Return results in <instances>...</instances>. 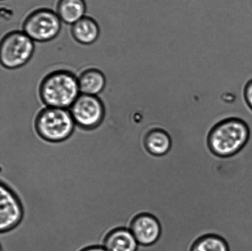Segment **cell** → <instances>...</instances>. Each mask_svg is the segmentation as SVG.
<instances>
[{
    "label": "cell",
    "instance_id": "9c48e42d",
    "mask_svg": "<svg viewBox=\"0 0 252 251\" xmlns=\"http://www.w3.org/2000/svg\"><path fill=\"white\" fill-rule=\"evenodd\" d=\"M103 246L107 251H137L139 244L129 228L120 227L106 235Z\"/></svg>",
    "mask_w": 252,
    "mask_h": 251
},
{
    "label": "cell",
    "instance_id": "ba28073f",
    "mask_svg": "<svg viewBox=\"0 0 252 251\" xmlns=\"http://www.w3.org/2000/svg\"><path fill=\"white\" fill-rule=\"evenodd\" d=\"M139 245L155 244L161 235V226L155 216L147 213L138 214L131 220L128 225Z\"/></svg>",
    "mask_w": 252,
    "mask_h": 251
},
{
    "label": "cell",
    "instance_id": "9a60e30c",
    "mask_svg": "<svg viewBox=\"0 0 252 251\" xmlns=\"http://www.w3.org/2000/svg\"><path fill=\"white\" fill-rule=\"evenodd\" d=\"M244 96L246 104L252 111V79L246 84V87L244 88Z\"/></svg>",
    "mask_w": 252,
    "mask_h": 251
},
{
    "label": "cell",
    "instance_id": "277c9868",
    "mask_svg": "<svg viewBox=\"0 0 252 251\" xmlns=\"http://www.w3.org/2000/svg\"><path fill=\"white\" fill-rule=\"evenodd\" d=\"M34 51L33 41L24 32H10L3 37L1 42V65L9 70L22 67L31 60Z\"/></svg>",
    "mask_w": 252,
    "mask_h": 251
},
{
    "label": "cell",
    "instance_id": "7c38bea8",
    "mask_svg": "<svg viewBox=\"0 0 252 251\" xmlns=\"http://www.w3.org/2000/svg\"><path fill=\"white\" fill-rule=\"evenodd\" d=\"M82 94L97 96L105 87L106 78L102 71L91 68L83 71L78 79Z\"/></svg>",
    "mask_w": 252,
    "mask_h": 251
},
{
    "label": "cell",
    "instance_id": "5bb4252c",
    "mask_svg": "<svg viewBox=\"0 0 252 251\" xmlns=\"http://www.w3.org/2000/svg\"><path fill=\"white\" fill-rule=\"evenodd\" d=\"M191 251H229L225 240L220 236L207 235L194 243Z\"/></svg>",
    "mask_w": 252,
    "mask_h": 251
},
{
    "label": "cell",
    "instance_id": "3957f363",
    "mask_svg": "<svg viewBox=\"0 0 252 251\" xmlns=\"http://www.w3.org/2000/svg\"><path fill=\"white\" fill-rule=\"evenodd\" d=\"M75 124L67 110L48 107L37 115L34 128L37 134L44 141L61 142L72 135Z\"/></svg>",
    "mask_w": 252,
    "mask_h": 251
},
{
    "label": "cell",
    "instance_id": "8992f818",
    "mask_svg": "<svg viewBox=\"0 0 252 251\" xmlns=\"http://www.w3.org/2000/svg\"><path fill=\"white\" fill-rule=\"evenodd\" d=\"M70 113L79 127L92 130L102 124L105 111L102 100L97 96L81 94L70 107Z\"/></svg>",
    "mask_w": 252,
    "mask_h": 251
},
{
    "label": "cell",
    "instance_id": "2e32d148",
    "mask_svg": "<svg viewBox=\"0 0 252 251\" xmlns=\"http://www.w3.org/2000/svg\"><path fill=\"white\" fill-rule=\"evenodd\" d=\"M81 251H107L103 247H98V246H93L85 248Z\"/></svg>",
    "mask_w": 252,
    "mask_h": 251
},
{
    "label": "cell",
    "instance_id": "52a82bcc",
    "mask_svg": "<svg viewBox=\"0 0 252 251\" xmlns=\"http://www.w3.org/2000/svg\"><path fill=\"white\" fill-rule=\"evenodd\" d=\"M0 194V230L4 233L14 229L21 223L24 213L18 196L3 181L1 183Z\"/></svg>",
    "mask_w": 252,
    "mask_h": 251
},
{
    "label": "cell",
    "instance_id": "4fadbf2b",
    "mask_svg": "<svg viewBox=\"0 0 252 251\" xmlns=\"http://www.w3.org/2000/svg\"><path fill=\"white\" fill-rule=\"evenodd\" d=\"M86 11L85 0H59L57 6V14L67 24L73 25L83 18Z\"/></svg>",
    "mask_w": 252,
    "mask_h": 251
},
{
    "label": "cell",
    "instance_id": "30bf717a",
    "mask_svg": "<svg viewBox=\"0 0 252 251\" xmlns=\"http://www.w3.org/2000/svg\"><path fill=\"white\" fill-rule=\"evenodd\" d=\"M143 142L147 151L155 156H163L167 154L172 144L170 135L160 128H152L148 130Z\"/></svg>",
    "mask_w": 252,
    "mask_h": 251
},
{
    "label": "cell",
    "instance_id": "5b68a950",
    "mask_svg": "<svg viewBox=\"0 0 252 251\" xmlns=\"http://www.w3.org/2000/svg\"><path fill=\"white\" fill-rule=\"evenodd\" d=\"M62 21L52 10L39 9L32 12L25 20L23 30L33 41L48 42L58 36Z\"/></svg>",
    "mask_w": 252,
    "mask_h": 251
},
{
    "label": "cell",
    "instance_id": "7a4b0ae2",
    "mask_svg": "<svg viewBox=\"0 0 252 251\" xmlns=\"http://www.w3.org/2000/svg\"><path fill=\"white\" fill-rule=\"evenodd\" d=\"M78 80L70 71L58 70L49 74L39 86L41 100L48 107L66 109L80 96Z\"/></svg>",
    "mask_w": 252,
    "mask_h": 251
},
{
    "label": "cell",
    "instance_id": "6da1fadb",
    "mask_svg": "<svg viewBox=\"0 0 252 251\" xmlns=\"http://www.w3.org/2000/svg\"><path fill=\"white\" fill-rule=\"evenodd\" d=\"M251 130L245 120L229 117L215 125L208 136V145L212 152L222 158L238 154L248 144Z\"/></svg>",
    "mask_w": 252,
    "mask_h": 251
},
{
    "label": "cell",
    "instance_id": "8fae6325",
    "mask_svg": "<svg viewBox=\"0 0 252 251\" xmlns=\"http://www.w3.org/2000/svg\"><path fill=\"white\" fill-rule=\"evenodd\" d=\"M71 34L78 43L90 45L97 40L100 28L94 19L85 16L73 25Z\"/></svg>",
    "mask_w": 252,
    "mask_h": 251
}]
</instances>
